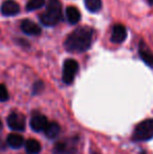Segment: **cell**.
Returning a JSON list of instances; mask_svg holds the SVG:
<instances>
[{
	"mask_svg": "<svg viewBox=\"0 0 153 154\" xmlns=\"http://www.w3.org/2000/svg\"><path fill=\"white\" fill-rule=\"evenodd\" d=\"M93 38V29L89 26H80L66 37L64 47L69 53H83L90 47Z\"/></svg>",
	"mask_w": 153,
	"mask_h": 154,
	"instance_id": "cell-1",
	"label": "cell"
},
{
	"mask_svg": "<svg viewBox=\"0 0 153 154\" xmlns=\"http://www.w3.org/2000/svg\"><path fill=\"white\" fill-rule=\"evenodd\" d=\"M45 26H55L62 20V5L59 0H48L45 11L39 17Z\"/></svg>",
	"mask_w": 153,
	"mask_h": 154,
	"instance_id": "cell-2",
	"label": "cell"
},
{
	"mask_svg": "<svg viewBox=\"0 0 153 154\" xmlns=\"http://www.w3.org/2000/svg\"><path fill=\"white\" fill-rule=\"evenodd\" d=\"M132 138L136 142H145L153 138V119L141 122L135 127Z\"/></svg>",
	"mask_w": 153,
	"mask_h": 154,
	"instance_id": "cell-3",
	"label": "cell"
},
{
	"mask_svg": "<svg viewBox=\"0 0 153 154\" xmlns=\"http://www.w3.org/2000/svg\"><path fill=\"white\" fill-rule=\"evenodd\" d=\"M78 70H79V64L76 60H66L63 65V75H62V79H63L64 83L72 84L76 78Z\"/></svg>",
	"mask_w": 153,
	"mask_h": 154,
	"instance_id": "cell-4",
	"label": "cell"
},
{
	"mask_svg": "<svg viewBox=\"0 0 153 154\" xmlns=\"http://www.w3.org/2000/svg\"><path fill=\"white\" fill-rule=\"evenodd\" d=\"M8 125L11 129L16 131H23L25 129V118L20 113L13 112L8 118Z\"/></svg>",
	"mask_w": 153,
	"mask_h": 154,
	"instance_id": "cell-5",
	"label": "cell"
},
{
	"mask_svg": "<svg viewBox=\"0 0 153 154\" xmlns=\"http://www.w3.org/2000/svg\"><path fill=\"white\" fill-rule=\"evenodd\" d=\"M21 31L25 32L26 35L29 36H39L41 35V27L39 26L37 23H35L34 21L29 20V19H25L21 22Z\"/></svg>",
	"mask_w": 153,
	"mask_h": 154,
	"instance_id": "cell-6",
	"label": "cell"
},
{
	"mask_svg": "<svg viewBox=\"0 0 153 154\" xmlns=\"http://www.w3.org/2000/svg\"><path fill=\"white\" fill-rule=\"evenodd\" d=\"M20 12V5L15 0H5L1 5V13L4 16H14Z\"/></svg>",
	"mask_w": 153,
	"mask_h": 154,
	"instance_id": "cell-7",
	"label": "cell"
},
{
	"mask_svg": "<svg viewBox=\"0 0 153 154\" xmlns=\"http://www.w3.org/2000/svg\"><path fill=\"white\" fill-rule=\"evenodd\" d=\"M127 38V29L124 25L115 24L111 32V41L113 43H122Z\"/></svg>",
	"mask_w": 153,
	"mask_h": 154,
	"instance_id": "cell-8",
	"label": "cell"
},
{
	"mask_svg": "<svg viewBox=\"0 0 153 154\" xmlns=\"http://www.w3.org/2000/svg\"><path fill=\"white\" fill-rule=\"evenodd\" d=\"M139 54L141 59L143 60L148 66L153 67V54L152 51L149 49V47L143 42L141 41L139 45Z\"/></svg>",
	"mask_w": 153,
	"mask_h": 154,
	"instance_id": "cell-9",
	"label": "cell"
},
{
	"mask_svg": "<svg viewBox=\"0 0 153 154\" xmlns=\"http://www.w3.org/2000/svg\"><path fill=\"white\" fill-rule=\"evenodd\" d=\"M47 125H48L47 119L42 114H35L31 120V127L36 132L44 131Z\"/></svg>",
	"mask_w": 153,
	"mask_h": 154,
	"instance_id": "cell-10",
	"label": "cell"
},
{
	"mask_svg": "<svg viewBox=\"0 0 153 154\" xmlns=\"http://www.w3.org/2000/svg\"><path fill=\"white\" fill-rule=\"evenodd\" d=\"M66 19L70 24H76L80 21L81 19V14H80V11L78 10L75 6H68L66 8Z\"/></svg>",
	"mask_w": 153,
	"mask_h": 154,
	"instance_id": "cell-11",
	"label": "cell"
},
{
	"mask_svg": "<svg viewBox=\"0 0 153 154\" xmlns=\"http://www.w3.org/2000/svg\"><path fill=\"white\" fill-rule=\"evenodd\" d=\"M54 153L55 154H72V145L68 144V140L59 142L54 147Z\"/></svg>",
	"mask_w": 153,
	"mask_h": 154,
	"instance_id": "cell-12",
	"label": "cell"
},
{
	"mask_svg": "<svg viewBox=\"0 0 153 154\" xmlns=\"http://www.w3.org/2000/svg\"><path fill=\"white\" fill-rule=\"evenodd\" d=\"M8 144L10 147L14 149H18V148H21L24 144V140L21 135L19 134H16V133H12L8 136Z\"/></svg>",
	"mask_w": 153,
	"mask_h": 154,
	"instance_id": "cell-13",
	"label": "cell"
},
{
	"mask_svg": "<svg viewBox=\"0 0 153 154\" xmlns=\"http://www.w3.org/2000/svg\"><path fill=\"white\" fill-rule=\"evenodd\" d=\"M44 133H45V135H46V137L55 138L56 136H58L60 133L59 124H57L56 122L48 123V125L46 126V128H45V130H44Z\"/></svg>",
	"mask_w": 153,
	"mask_h": 154,
	"instance_id": "cell-14",
	"label": "cell"
},
{
	"mask_svg": "<svg viewBox=\"0 0 153 154\" xmlns=\"http://www.w3.org/2000/svg\"><path fill=\"white\" fill-rule=\"evenodd\" d=\"M25 150L27 154H38L41 151V145L38 140L31 138L27 140L25 143Z\"/></svg>",
	"mask_w": 153,
	"mask_h": 154,
	"instance_id": "cell-15",
	"label": "cell"
},
{
	"mask_svg": "<svg viewBox=\"0 0 153 154\" xmlns=\"http://www.w3.org/2000/svg\"><path fill=\"white\" fill-rule=\"evenodd\" d=\"M84 2L89 12L96 13L102 8V0H84Z\"/></svg>",
	"mask_w": 153,
	"mask_h": 154,
	"instance_id": "cell-16",
	"label": "cell"
},
{
	"mask_svg": "<svg viewBox=\"0 0 153 154\" xmlns=\"http://www.w3.org/2000/svg\"><path fill=\"white\" fill-rule=\"evenodd\" d=\"M45 0H29L26 3L27 11H36L44 6Z\"/></svg>",
	"mask_w": 153,
	"mask_h": 154,
	"instance_id": "cell-17",
	"label": "cell"
},
{
	"mask_svg": "<svg viewBox=\"0 0 153 154\" xmlns=\"http://www.w3.org/2000/svg\"><path fill=\"white\" fill-rule=\"evenodd\" d=\"M8 100V92L6 87L3 84H0V101L1 102H5Z\"/></svg>",
	"mask_w": 153,
	"mask_h": 154,
	"instance_id": "cell-18",
	"label": "cell"
},
{
	"mask_svg": "<svg viewBox=\"0 0 153 154\" xmlns=\"http://www.w3.org/2000/svg\"><path fill=\"white\" fill-rule=\"evenodd\" d=\"M43 82L42 81H38V82H36L35 84H34V86H33V93L34 94H37V93L39 92H41L43 90Z\"/></svg>",
	"mask_w": 153,
	"mask_h": 154,
	"instance_id": "cell-19",
	"label": "cell"
},
{
	"mask_svg": "<svg viewBox=\"0 0 153 154\" xmlns=\"http://www.w3.org/2000/svg\"><path fill=\"white\" fill-rule=\"evenodd\" d=\"M148 2H149L150 4H153V0H147Z\"/></svg>",
	"mask_w": 153,
	"mask_h": 154,
	"instance_id": "cell-20",
	"label": "cell"
},
{
	"mask_svg": "<svg viewBox=\"0 0 153 154\" xmlns=\"http://www.w3.org/2000/svg\"><path fill=\"white\" fill-rule=\"evenodd\" d=\"M1 129H2V123H1V121H0V131H1Z\"/></svg>",
	"mask_w": 153,
	"mask_h": 154,
	"instance_id": "cell-21",
	"label": "cell"
},
{
	"mask_svg": "<svg viewBox=\"0 0 153 154\" xmlns=\"http://www.w3.org/2000/svg\"><path fill=\"white\" fill-rule=\"evenodd\" d=\"M94 154H96V153H94Z\"/></svg>",
	"mask_w": 153,
	"mask_h": 154,
	"instance_id": "cell-22",
	"label": "cell"
}]
</instances>
